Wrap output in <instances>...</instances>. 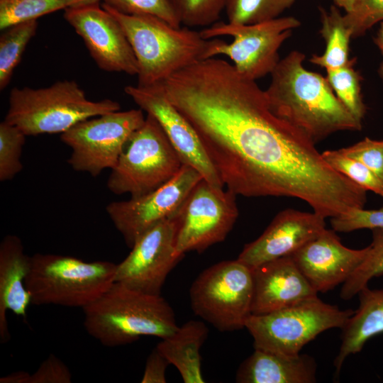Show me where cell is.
Listing matches in <instances>:
<instances>
[{"label": "cell", "mask_w": 383, "mask_h": 383, "mask_svg": "<svg viewBox=\"0 0 383 383\" xmlns=\"http://www.w3.org/2000/svg\"><path fill=\"white\" fill-rule=\"evenodd\" d=\"M354 311L340 309L318 296L265 314H251L245 328L254 349L294 357L322 332L342 329Z\"/></svg>", "instance_id": "cell-9"}, {"label": "cell", "mask_w": 383, "mask_h": 383, "mask_svg": "<svg viewBox=\"0 0 383 383\" xmlns=\"http://www.w3.org/2000/svg\"><path fill=\"white\" fill-rule=\"evenodd\" d=\"M72 377L67 366L50 354L30 376L29 383H70Z\"/></svg>", "instance_id": "cell-37"}, {"label": "cell", "mask_w": 383, "mask_h": 383, "mask_svg": "<svg viewBox=\"0 0 383 383\" xmlns=\"http://www.w3.org/2000/svg\"><path fill=\"white\" fill-rule=\"evenodd\" d=\"M355 58L347 65L326 70L328 79L334 94L347 109L359 121H362L367 112L361 91L362 77L355 70Z\"/></svg>", "instance_id": "cell-26"}, {"label": "cell", "mask_w": 383, "mask_h": 383, "mask_svg": "<svg viewBox=\"0 0 383 383\" xmlns=\"http://www.w3.org/2000/svg\"><path fill=\"white\" fill-rule=\"evenodd\" d=\"M120 109L118 102L91 101L76 82L62 80L42 88H13L4 120L26 136L62 133L82 121Z\"/></svg>", "instance_id": "cell-5"}, {"label": "cell", "mask_w": 383, "mask_h": 383, "mask_svg": "<svg viewBox=\"0 0 383 383\" xmlns=\"http://www.w3.org/2000/svg\"><path fill=\"white\" fill-rule=\"evenodd\" d=\"M124 91L143 111L157 121L184 165L194 168L213 186L223 187L198 133L168 100L160 84L128 85Z\"/></svg>", "instance_id": "cell-16"}, {"label": "cell", "mask_w": 383, "mask_h": 383, "mask_svg": "<svg viewBox=\"0 0 383 383\" xmlns=\"http://www.w3.org/2000/svg\"><path fill=\"white\" fill-rule=\"evenodd\" d=\"M331 218L332 229L335 232L349 233L364 228H383V207L369 210L354 209Z\"/></svg>", "instance_id": "cell-35"}, {"label": "cell", "mask_w": 383, "mask_h": 383, "mask_svg": "<svg viewBox=\"0 0 383 383\" xmlns=\"http://www.w3.org/2000/svg\"><path fill=\"white\" fill-rule=\"evenodd\" d=\"M77 1H78L79 4H90V3H94V2H100L101 0H77Z\"/></svg>", "instance_id": "cell-42"}, {"label": "cell", "mask_w": 383, "mask_h": 383, "mask_svg": "<svg viewBox=\"0 0 383 383\" xmlns=\"http://www.w3.org/2000/svg\"><path fill=\"white\" fill-rule=\"evenodd\" d=\"M372 241L366 257L343 284L340 297L345 301L358 294L370 279L383 275V228L372 229Z\"/></svg>", "instance_id": "cell-28"}, {"label": "cell", "mask_w": 383, "mask_h": 383, "mask_svg": "<svg viewBox=\"0 0 383 383\" xmlns=\"http://www.w3.org/2000/svg\"><path fill=\"white\" fill-rule=\"evenodd\" d=\"M182 24L209 26L217 22L226 0H169Z\"/></svg>", "instance_id": "cell-32"}, {"label": "cell", "mask_w": 383, "mask_h": 383, "mask_svg": "<svg viewBox=\"0 0 383 383\" xmlns=\"http://www.w3.org/2000/svg\"><path fill=\"white\" fill-rule=\"evenodd\" d=\"M82 309L85 330L106 347L130 344L147 335L162 339L178 328L172 308L161 295L118 282Z\"/></svg>", "instance_id": "cell-3"}, {"label": "cell", "mask_w": 383, "mask_h": 383, "mask_svg": "<svg viewBox=\"0 0 383 383\" xmlns=\"http://www.w3.org/2000/svg\"><path fill=\"white\" fill-rule=\"evenodd\" d=\"M189 298L194 313L217 330L243 328L252 314V268L238 259L213 265L193 282Z\"/></svg>", "instance_id": "cell-10"}, {"label": "cell", "mask_w": 383, "mask_h": 383, "mask_svg": "<svg viewBox=\"0 0 383 383\" xmlns=\"http://www.w3.org/2000/svg\"><path fill=\"white\" fill-rule=\"evenodd\" d=\"M169 365L170 364L168 360L155 347L147 358L140 382L142 383H165L167 382L165 372Z\"/></svg>", "instance_id": "cell-38"}, {"label": "cell", "mask_w": 383, "mask_h": 383, "mask_svg": "<svg viewBox=\"0 0 383 383\" xmlns=\"http://www.w3.org/2000/svg\"><path fill=\"white\" fill-rule=\"evenodd\" d=\"M335 4L343 9L345 11V13L350 12L355 4L356 0H333Z\"/></svg>", "instance_id": "cell-41"}, {"label": "cell", "mask_w": 383, "mask_h": 383, "mask_svg": "<svg viewBox=\"0 0 383 383\" xmlns=\"http://www.w3.org/2000/svg\"><path fill=\"white\" fill-rule=\"evenodd\" d=\"M64 18L82 38L99 67L137 75V60L120 23L99 2L70 6Z\"/></svg>", "instance_id": "cell-15"}, {"label": "cell", "mask_w": 383, "mask_h": 383, "mask_svg": "<svg viewBox=\"0 0 383 383\" xmlns=\"http://www.w3.org/2000/svg\"><path fill=\"white\" fill-rule=\"evenodd\" d=\"M103 4L123 13L150 15L174 27L181 22L169 0H101Z\"/></svg>", "instance_id": "cell-33"}, {"label": "cell", "mask_w": 383, "mask_h": 383, "mask_svg": "<svg viewBox=\"0 0 383 383\" xmlns=\"http://www.w3.org/2000/svg\"><path fill=\"white\" fill-rule=\"evenodd\" d=\"M236 196L233 192L201 179L175 214L177 253L202 252L223 241L238 216Z\"/></svg>", "instance_id": "cell-12"}, {"label": "cell", "mask_w": 383, "mask_h": 383, "mask_svg": "<svg viewBox=\"0 0 383 383\" xmlns=\"http://www.w3.org/2000/svg\"><path fill=\"white\" fill-rule=\"evenodd\" d=\"M339 150L347 157L366 165L383 180V140L366 137Z\"/></svg>", "instance_id": "cell-36"}, {"label": "cell", "mask_w": 383, "mask_h": 383, "mask_svg": "<svg viewBox=\"0 0 383 383\" xmlns=\"http://www.w3.org/2000/svg\"><path fill=\"white\" fill-rule=\"evenodd\" d=\"M374 43L377 46L383 57V21L380 23V26L377 35L374 38ZM377 72L379 77L383 82V60L379 66Z\"/></svg>", "instance_id": "cell-40"}, {"label": "cell", "mask_w": 383, "mask_h": 383, "mask_svg": "<svg viewBox=\"0 0 383 383\" xmlns=\"http://www.w3.org/2000/svg\"><path fill=\"white\" fill-rule=\"evenodd\" d=\"M77 4V0H0V29Z\"/></svg>", "instance_id": "cell-27"}, {"label": "cell", "mask_w": 383, "mask_h": 383, "mask_svg": "<svg viewBox=\"0 0 383 383\" xmlns=\"http://www.w3.org/2000/svg\"><path fill=\"white\" fill-rule=\"evenodd\" d=\"M360 304L342 328L341 344L333 365L339 373L345 359L362 350L371 338L383 333V288L364 287Z\"/></svg>", "instance_id": "cell-22"}, {"label": "cell", "mask_w": 383, "mask_h": 383, "mask_svg": "<svg viewBox=\"0 0 383 383\" xmlns=\"http://www.w3.org/2000/svg\"><path fill=\"white\" fill-rule=\"evenodd\" d=\"M252 314L271 313L318 296L291 256L252 269Z\"/></svg>", "instance_id": "cell-19"}, {"label": "cell", "mask_w": 383, "mask_h": 383, "mask_svg": "<svg viewBox=\"0 0 383 383\" xmlns=\"http://www.w3.org/2000/svg\"><path fill=\"white\" fill-rule=\"evenodd\" d=\"M116 269L109 261L36 253L30 257L25 284L33 304L83 309L115 282Z\"/></svg>", "instance_id": "cell-6"}, {"label": "cell", "mask_w": 383, "mask_h": 383, "mask_svg": "<svg viewBox=\"0 0 383 383\" xmlns=\"http://www.w3.org/2000/svg\"><path fill=\"white\" fill-rule=\"evenodd\" d=\"M368 250L369 245L359 250L344 246L334 230L325 228L290 256L311 287L323 293L343 284Z\"/></svg>", "instance_id": "cell-17"}, {"label": "cell", "mask_w": 383, "mask_h": 383, "mask_svg": "<svg viewBox=\"0 0 383 383\" xmlns=\"http://www.w3.org/2000/svg\"><path fill=\"white\" fill-rule=\"evenodd\" d=\"M324 160L336 172L345 176L360 187L383 197V180L360 162L347 157L339 150L321 152Z\"/></svg>", "instance_id": "cell-30"}, {"label": "cell", "mask_w": 383, "mask_h": 383, "mask_svg": "<svg viewBox=\"0 0 383 383\" xmlns=\"http://www.w3.org/2000/svg\"><path fill=\"white\" fill-rule=\"evenodd\" d=\"M206 326L199 321L184 323L156 345L185 383H204L200 349L208 337Z\"/></svg>", "instance_id": "cell-23"}, {"label": "cell", "mask_w": 383, "mask_h": 383, "mask_svg": "<svg viewBox=\"0 0 383 383\" xmlns=\"http://www.w3.org/2000/svg\"><path fill=\"white\" fill-rule=\"evenodd\" d=\"M320 14L319 32L326 42V49L322 55H313L309 62L326 70L344 67L353 59L349 58L352 35L344 22L343 15L335 6L328 11L320 8Z\"/></svg>", "instance_id": "cell-24"}, {"label": "cell", "mask_w": 383, "mask_h": 383, "mask_svg": "<svg viewBox=\"0 0 383 383\" xmlns=\"http://www.w3.org/2000/svg\"><path fill=\"white\" fill-rule=\"evenodd\" d=\"M26 135L5 120L0 123V180H11L23 169L21 161Z\"/></svg>", "instance_id": "cell-31"}, {"label": "cell", "mask_w": 383, "mask_h": 383, "mask_svg": "<svg viewBox=\"0 0 383 383\" xmlns=\"http://www.w3.org/2000/svg\"><path fill=\"white\" fill-rule=\"evenodd\" d=\"M325 219L314 211L284 209L256 240L244 246L237 259L252 269L290 256L326 228Z\"/></svg>", "instance_id": "cell-18"}, {"label": "cell", "mask_w": 383, "mask_h": 383, "mask_svg": "<svg viewBox=\"0 0 383 383\" xmlns=\"http://www.w3.org/2000/svg\"><path fill=\"white\" fill-rule=\"evenodd\" d=\"M295 0H226L228 21L252 24L272 20L290 8Z\"/></svg>", "instance_id": "cell-29"}, {"label": "cell", "mask_w": 383, "mask_h": 383, "mask_svg": "<svg viewBox=\"0 0 383 383\" xmlns=\"http://www.w3.org/2000/svg\"><path fill=\"white\" fill-rule=\"evenodd\" d=\"M352 38L360 37L383 21V0H356L353 9L343 15Z\"/></svg>", "instance_id": "cell-34"}, {"label": "cell", "mask_w": 383, "mask_h": 383, "mask_svg": "<svg viewBox=\"0 0 383 383\" xmlns=\"http://www.w3.org/2000/svg\"><path fill=\"white\" fill-rule=\"evenodd\" d=\"M30 374L25 371H17L0 378V383H29Z\"/></svg>", "instance_id": "cell-39"}, {"label": "cell", "mask_w": 383, "mask_h": 383, "mask_svg": "<svg viewBox=\"0 0 383 383\" xmlns=\"http://www.w3.org/2000/svg\"><path fill=\"white\" fill-rule=\"evenodd\" d=\"M177 233L175 215L145 231L116 265L114 282L145 294L161 295L168 274L184 256L176 252Z\"/></svg>", "instance_id": "cell-13"}, {"label": "cell", "mask_w": 383, "mask_h": 383, "mask_svg": "<svg viewBox=\"0 0 383 383\" xmlns=\"http://www.w3.org/2000/svg\"><path fill=\"white\" fill-rule=\"evenodd\" d=\"M201 179L197 170L184 165L174 178L158 189L139 197L111 202L106 208V213L131 248L145 231L174 216Z\"/></svg>", "instance_id": "cell-14"}, {"label": "cell", "mask_w": 383, "mask_h": 383, "mask_svg": "<svg viewBox=\"0 0 383 383\" xmlns=\"http://www.w3.org/2000/svg\"><path fill=\"white\" fill-rule=\"evenodd\" d=\"M101 6L118 21L131 46L138 63V85L160 84L205 59L208 40L200 31L174 27L155 16L126 14Z\"/></svg>", "instance_id": "cell-4"}, {"label": "cell", "mask_w": 383, "mask_h": 383, "mask_svg": "<svg viewBox=\"0 0 383 383\" xmlns=\"http://www.w3.org/2000/svg\"><path fill=\"white\" fill-rule=\"evenodd\" d=\"M300 25L292 16L252 24L217 21L200 31L208 40L205 59L226 55L241 76L256 81L271 74L280 60L281 45Z\"/></svg>", "instance_id": "cell-7"}, {"label": "cell", "mask_w": 383, "mask_h": 383, "mask_svg": "<svg viewBox=\"0 0 383 383\" xmlns=\"http://www.w3.org/2000/svg\"><path fill=\"white\" fill-rule=\"evenodd\" d=\"M160 84L237 196L296 198L325 218L362 204L364 189L333 170L304 132L272 111L265 90L226 60H200Z\"/></svg>", "instance_id": "cell-1"}, {"label": "cell", "mask_w": 383, "mask_h": 383, "mask_svg": "<svg viewBox=\"0 0 383 383\" xmlns=\"http://www.w3.org/2000/svg\"><path fill=\"white\" fill-rule=\"evenodd\" d=\"M184 165L160 123L147 113L111 170L107 187L115 194L139 197L170 181Z\"/></svg>", "instance_id": "cell-8"}, {"label": "cell", "mask_w": 383, "mask_h": 383, "mask_svg": "<svg viewBox=\"0 0 383 383\" xmlns=\"http://www.w3.org/2000/svg\"><path fill=\"white\" fill-rule=\"evenodd\" d=\"M145 120L140 109L109 112L77 123L60 135L72 150L68 164L93 177L113 169L128 140Z\"/></svg>", "instance_id": "cell-11"}, {"label": "cell", "mask_w": 383, "mask_h": 383, "mask_svg": "<svg viewBox=\"0 0 383 383\" xmlns=\"http://www.w3.org/2000/svg\"><path fill=\"white\" fill-rule=\"evenodd\" d=\"M305 55L293 50L271 73L265 95L272 111L304 132L315 144L338 131L362 129L334 94L328 79L306 70Z\"/></svg>", "instance_id": "cell-2"}, {"label": "cell", "mask_w": 383, "mask_h": 383, "mask_svg": "<svg viewBox=\"0 0 383 383\" xmlns=\"http://www.w3.org/2000/svg\"><path fill=\"white\" fill-rule=\"evenodd\" d=\"M317 364L308 355L289 357L255 349L238 367V383H313Z\"/></svg>", "instance_id": "cell-21"}, {"label": "cell", "mask_w": 383, "mask_h": 383, "mask_svg": "<svg viewBox=\"0 0 383 383\" xmlns=\"http://www.w3.org/2000/svg\"><path fill=\"white\" fill-rule=\"evenodd\" d=\"M30 257L23 250L21 239L12 235L4 237L0 244V340H10L6 311H11L24 320L31 303L25 284Z\"/></svg>", "instance_id": "cell-20"}, {"label": "cell", "mask_w": 383, "mask_h": 383, "mask_svg": "<svg viewBox=\"0 0 383 383\" xmlns=\"http://www.w3.org/2000/svg\"><path fill=\"white\" fill-rule=\"evenodd\" d=\"M37 20L12 26L0 36V89L10 83L14 70L19 64L23 53L30 39L35 35Z\"/></svg>", "instance_id": "cell-25"}]
</instances>
